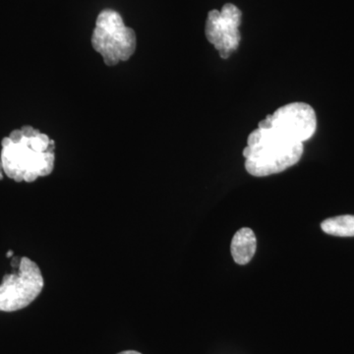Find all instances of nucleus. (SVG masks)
<instances>
[{
	"label": "nucleus",
	"instance_id": "f257e3e1",
	"mask_svg": "<svg viewBox=\"0 0 354 354\" xmlns=\"http://www.w3.org/2000/svg\"><path fill=\"white\" fill-rule=\"evenodd\" d=\"M1 146L2 171L16 183H34L55 169V142L32 127L14 130Z\"/></svg>",
	"mask_w": 354,
	"mask_h": 354
},
{
	"label": "nucleus",
	"instance_id": "f03ea898",
	"mask_svg": "<svg viewBox=\"0 0 354 354\" xmlns=\"http://www.w3.org/2000/svg\"><path fill=\"white\" fill-rule=\"evenodd\" d=\"M304 152V143L274 128L258 127L249 135L243 150L245 169L256 177L279 174L297 165Z\"/></svg>",
	"mask_w": 354,
	"mask_h": 354
},
{
	"label": "nucleus",
	"instance_id": "7ed1b4c3",
	"mask_svg": "<svg viewBox=\"0 0 354 354\" xmlns=\"http://www.w3.org/2000/svg\"><path fill=\"white\" fill-rule=\"evenodd\" d=\"M136 35L127 27L120 13L104 9L97 16L92 36L94 50L104 58V64L113 66L127 62L136 50Z\"/></svg>",
	"mask_w": 354,
	"mask_h": 354
},
{
	"label": "nucleus",
	"instance_id": "20e7f679",
	"mask_svg": "<svg viewBox=\"0 0 354 354\" xmlns=\"http://www.w3.org/2000/svg\"><path fill=\"white\" fill-rule=\"evenodd\" d=\"M43 274L37 263L27 257L12 274H6L0 283V311L15 312L32 304L44 290Z\"/></svg>",
	"mask_w": 354,
	"mask_h": 354
},
{
	"label": "nucleus",
	"instance_id": "39448f33",
	"mask_svg": "<svg viewBox=\"0 0 354 354\" xmlns=\"http://www.w3.org/2000/svg\"><path fill=\"white\" fill-rule=\"evenodd\" d=\"M241 19V11L232 3L223 6L221 11L214 9L208 14L205 32L223 59H227L239 48L241 41L239 32Z\"/></svg>",
	"mask_w": 354,
	"mask_h": 354
},
{
	"label": "nucleus",
	"instance_id": "423d86ee",
	"mask_svg": "<svg viewBox=\"0 0 354 354\" xmlns=\"http://www.w3.org/2000/svg\"><path fill=\"white\" fill-rule=\"evenodd\" d=\"M261 127H271L304 143L311 139L317 129L315 111L305 102H291L277 109L260 121Z\"/></svg>",
	"mask_w": 354,
	"mask_h": 354
},
{
	"label": "nucleus",
	"instance_id": "0eeeda50",
	"mask_svg": "<svg viewBox=\"0 0 354 354\" xmlns=\"http://www.w3.org/2000/svg\"><path fill=\"white\" fill-rule=\"evenodd\" d=\"M256 249H257V239L251 228H241L234 234L230 251L236 264H248L255 255Z\"/></svg>",
	"mask_w": 354,
	"mask_h": 354
},
{
	"label": "nucleus",
	"instance_id": "6e6552de",
	"mask_svg": "<svg viewBox=\"0 0 354 354\" xmlns=\"http://www.w3.org/2000/svg\"><path fill=\"white\" fill-rule=\"evenodd\" d=\"M325 234L339 237L354 236V216L344 215L327 218L321 223Z\"/></svg>",
	"mask_w": 354,
	"mask_h": 354
},
{
	"label": "nucleus",
	"instance_id": "1a4fd4ad",
	"mask_svg": "<svg viewBox=\"0 0 354 354\" xmlns=\"http://www.w3.org/2000/svg\"><path fill=\"white\" fill-rule=\"evenodd\" d=\"M118 354H142V353H138V351H121V353H118Z\"/></svg>",
	"mask_w": 354,
	"mask_h": 354
},
{
	"label": "nucleus",
	"instance_id": "9d476101",
	"mask_svg": "<svg viewBox=\"0 0 354 354\" xmlns=\"http://www.w3.org/2000/svg\"><path fill=\"white\" fill-rule=\"evenodd\" d=\"M7 257H12L13 256V251H8V253L6 254Z\"/></svg>",
	"mask_w": 354,
	"mask_h": 354
},
{
	"label": "nucleus",
	"instance_id": "9b49d317",
	"mask_svg": "<svg viewBox=\"0 0 354 354\" xmlns=\"http://www.w3.org/2000/svg\"><path fill=\"white\" fill-rule=\"evenodd\" d=\"M0 172H3V171H2L1 160H0Z\"/></svg>",
	"mask_w": 354,
	"mask_h": 354
}]
</instances>
